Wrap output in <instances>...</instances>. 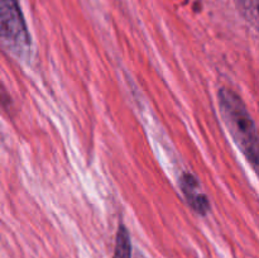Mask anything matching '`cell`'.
I'll return each instance as SVG.
<instances>
[{
	"instance_id": "7a4b0ae2",
	"label": "cell",
	"mask_w": 259,
	"mask_h": 258,
	"mask_svg": "<svg viewBox=\"0 0 259 258\" xmlns=\"http://www.w3.org/2000/svg\"><path fill=\"white\" fill-rule=\"evenodd\" d=\"M0 46L18 57L29 52V33L17 0H0Z\"/></svg>"
},
{
	"instance_id": "277c9868",
	"label": "cell",
	"mask_w": 259,
	"mask_h": 258,
	"mask_svg": "<svg viewBox=\"0 0 259 258\" xmlns=\"http://www.w3.org/2000/svg\"><path fill=\"white\" fill-rule=\"evenodd\" d=\"M114 258H132L131 238H129V233L124 225H120L118 233H116Z\"/></svg>"
},
{
	"instance_id": "5b68a950",
	"label": "cell",
	"mask_w": 259,
	"mask_h": 258,
	"mask_svg": "<svg viewBox=\"0 0 259 258\" xmlns=\"http://www.w3.org/2000/svg\"><path fill=\"white\" fill-rule=\"evenodd\" d=\"M240 12L249 19L257 20V2L258 0H237Z\"/></svg>"
},
{
	"instance_id": "6da1fadb",
	"label": "cell",
	"mask_w": 259,
	"mask_h": 258,
	"mask_svg": "<svg viewBox=\"0 0 259 258\" xmlns=\"http://www.w3.org/2000/svg\"><path fill=\"white\" fill-rule=\"evenodd\" d=\"M219 106L228 131L248 162L252 164L253 169L257 171L259 162L257 126L247 106L240 96L230 89H222L219 91Z\"/></svg>"
},
{
	"instance_id": "8992f818",
	"label": "cell",
	"mask_w": 259,
	"mask_h": 258,
	"mask_svg": "<svg viewBox=\"0 0 259 258\" xmlns=\"http://www.w3.org/2000/svg\"><path fill=\"white\" fill-rule=\"evenodd\" d=\"M0 104H2L3 106H8L10 104L9 94L5 90V88L3 86L2 82H0Z\"/></svg>"
},
{
	"instance_id": "3957f363",
	"label": "cell",
	"mask_w": 259,
	"mask_h": 258,
	"mask_svg": "<svg viewBox=\"0 0 259 258\" xmlns=\"http://www.w3.org/2000/svg\"><path fill=\"white\" fill-rule=\"evenodd\" d=\"M180 186L190 206L199 214L205 215L209 211V200L200 191V184L191 174H184L180 179Z\"/></svg>"
}]
</instances>
